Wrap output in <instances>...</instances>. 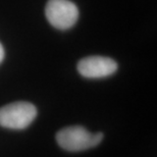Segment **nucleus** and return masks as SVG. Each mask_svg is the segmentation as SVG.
<instances>
[{"label": "nucleus", "mask_w": 157, "mask_h": 157, "mask_svg": "<svg viewBox=\"0 0 157 157\" xmlns=\"http://www.w3.org/2000/svg\"><path fill=\"white\" fill-rule=\"evenodd\" d=\"M102 133L92 134L80 125H73L60 130L56 135V141L62 149L70 152H80L98 146L102 142Z\"/></svg>", "instance_id": "1"}, {"label": "nucleus", "mask_w": 157, "mask_h": 157, "mask_svg": "<svg viewBox=\"0 0 157 157\" xmlns=\"http://www.w3.org/2000/svg\"><path fill=\"white\" fill-rule=\"evenodd\" d=\"M37 117L35 105L29 102H13L0 108V125L10 130H24Z\"/></svg>", "instance_id": "2"}, {"label": "nucleus", "mask_w": 157, "mask_h": 157, "mask_svg": "<svg viewBox=\"0 0 157 157\" xmlns=\"http://www.w3.org/2000/svg\"><path fill=\"white\" fill-rule=\"evenodd\" d=\"M45 13L51 26L58 30L70 29L78 18V7L68 0H49Z\"/></svg>", "instance_id": "3"}, {"label": "nucleus", "mask_w": 157, "mask_h": 157, "mask_svg": "<svg viewBox=\"0 0 157 157\" xmlns=\"http://www.w3.org/2000/svg\"><path fill=\"white\" fill-rule=\"evenodd\" d=\"M117 70V63L105 56H88L78 63V71L88 78H100L113 75Z\"/></svg>", "instance_id": "4"}, {"label": "nucleus", "mask_w": 157, "mask_h": 157, "mask_svg": "<svg viewBox=\"0 0 157 157\" xmlns=\"http://www.w3.org/2000/svg\"><path fill=\"white\" fill-rule=\"evenodd\" d=\"M3 58H4V49H3V46L0 43V63L3 60Z\"/></svg>", "instance_id": "5"}]
</instances>
